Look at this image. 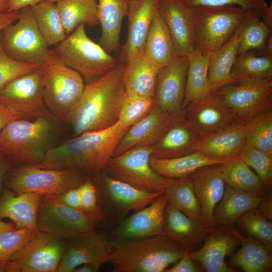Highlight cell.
<instances>
[{"label":"cell","mask_w":272,"mask_h":272,"mask_svg":"<svg viewBox=\"0 0 272 272\" xmlns=\"http://www.w3.org/2000/svg\"><path fill=\"white\" fill-rule=\"evenodd\" d=\"M65 247L62 238L39 231L11 257L4 272H56Z\"/></svg>","instance_id":"cell-13"},{"label":"cell","mask_w":272,"mask_h":272,"mask_svg":"<svg viewBox=\"0 0 272 272\" xmlns=\"http://www.w3.org/2000/svg\"><path fill=\"white\" fill-rule=\"evenodd\" d=\"M238 156L254 170L266 190H269L272 184V154L245 144Z\"/></svg>","instance_id":"cell-44"},{"label":"cell","mask_w":272,"mask_h":272,"mask_svg":"<svg viewBox=\"0 0 272 272\" xmlns=\"http://www.w3.org/2000/svg\"><path fill=\"white\" fill-rule=\"evenodd\" d=\"M152 145L138 147L112 157L104 169L110 177L140 190L163 192L175 179L165 177L151 167Z\"/></svg>","instance_id":"cell-11"},{"label":"cell","mask_w":272,"mask_h":272,"mask_svg":"<svg viewBox=\"0 0 272 272\" xmlns=\"http://www.w3.org/2000/svg\"><path fill=\"white\" fill-rule=\"evenodd\" d=\"M43 0H11L8 12L19 11L26 7H32Z\"/></svg>","instance_id":"cell-55"},{"label":"cell","mask_w":272,"mask_h":272,"mask_svg":"<svg viewBox=\"0 0 272 272\" xmlns=\"http://www.w3.org/2000/svg\"><path fill=\"white\" fill-rule=\"evenodd\" d=\"M81 197L80 211L95 225L102 221L97 191L90 175L79 186Z\"/></svg>","instance_id":"cell-49"},{"label":"cell","mask_w":272,"mask_h":272,"mask_svg":"<svg viewBox=\"0 0 272 272\" xmlns=\"http://www.w3.org/2000/svg\"><path fill=\"white\" fill-rule=\"evenodd\" d=\"M128 0H97L100 44L109 53L119 48L121 24L128 12Z\"/></svg>","instance_id":"cell-31"},{"label":"cell","mask_w":272,"mask_h":272,"mask_svg":"<svg viewBox=\"0 0 272 272\" xmlns=\"http://www.w3.org/2000/svg\"><path fill=\"white\" fill-rule=\"evenodd\" d=\"M89 176L88 172L78 169H45L25 164L12 167L6 176L4 186L16 193L58 195L79 187Z\"/></svg>","instance_id":"cell-6"},{"label":"cell","mask_w":272,"mask_h":272,"mask_svg":"<svg viewBox=\"0 0 272 272\" xmlns=\"http://www.w3.org/2000/svg\"><path fill=\"white\" fill-rule=\"evenodd\" d=\"M235 84L272 82V56L253 51L238 54L231 70Z\"/></svg>","instance_id":"cell-36"},{"label":"cell","mask_w":272,"mask_h":272,"mask_svg":"<svg viewBox=\"0 0 272 272\" xmlns=\"http://www.w3.org/2000/svg\"><path fill=\"white\" fill-rule=\"evenodd\" d=\"M16 229L13 223L4 222L0 219V233L4 231Z\"/></svg>","instance_id":"cell-60"},{"label":"cell","mask_w":272,"mask_h":272,"mask_svg":"<svg viewBox=\"0 0 272 272\" xmlns=\"http://www.w3.org/2000/svg\"><path fill=\"white\" fill-rule=\"evenodd\" d=\"M31 7L38 29L48 46H56L66 37L55 3L43 0Z\"/></svg>","instance_id":"cell-40"},{"label":"cell","mask_w":272,"mask_h":272,"mask_svg":"<svg viewBox=\"0 0 272 272\" xmlns=\"http://www.w3.org/2000/svg\"><path fill=\"white\" fill-rule=\"evenodd\" d=\"M252 13L232 5L195 7L194 50L209 55L219 49L245 23Z\"/></svg>","instance_id":"cell-5"},{"label":"cell","mask_w":272,"mask_h":272,"mask_svg":"<svg viewBox=\"0 0 272 272\" xmlns=\"http://www.w3.org/2000/svg\"><path fill=\"white\" fill-rule=\"evenodd\" d=\"M242 229L272 250V222L262 215L257 209L243 215L238 220Z\"/></svg>","instance_id":"cell-46"},{"label":"cell","mask_w":272,"mask_h":272,"mask_svg":"<svg viewBox=\"0 0 272 272\" xmlns=\"http://www.w3.org/2000/svg\"><path fill=\"white\" fill-rule=\"evenodd\" d=\"M13 164L0 154V193L3 190L6 176L12 168Z\"/></svg>","instance_id":"cell-57"},{"label":"cell","mask_w":272,"mask_h":272,"mask_svg":"<svg viewBox=\"0 0 272 272\" xmlns=\"http://www.w3.org/2000/svg\"><path fill=\"white\" fill-rule=\"evenodd\" d=\"M182 112L203 137L240 121L231 109L211 92L189 103Z\"/></svg>","instance_id":"cell-18"},{"label":"cell","mask_w":272,"mask_h":272,"mask_svg":"<svg viewBox=\"0 0 272 272\" xmlns=\"http://www.w3.org/2000/svg\"><path fill=\"white\" fill-rule=\"evenodd\" d=\"M245 144L272 154V108L245 122Z\"/></svg>","instance_id":"cell-42"},{"label":"cell","mask_w":272,"mask_h":272,"mask_svg":"<svg viewBox=\"0 0 272 272\" xmlns=\"http://www.w3.org/2000/svg\"><path fill=\"white\" fill-rule=\"evenodd\" d=\"M263 21L271 29H272V5L267 6L263 16Z\"/></svg>","instance_id":"cell-58"},{"label":"cell","mask_w":272,"mask_h":272,"mask_svg":"<svg viewBox=\"0 0 272 272\" xmlns=\"http://www.w3.org/2000/svg\"><path fill=\"white\" fill-rule=\"evenodd\" d=\"M202 270L189 252L184 251L182 257L172 267L167 268L165 272H198Z\"/></svg>","instance_id":"cell-52"},{"label":"cell","mask_w":272,"mask_h":272,"mask_svg":"<svg viewBox=\"0 0 272 272\" xmlns=\"http://www.w3.org/2000/svg\"><path fill=\"white\" fill-rule=\"evenodd\" d=\"M37 224L40 231L71 240L97 231L96 225L81 211L63 205L55 195H42Z\"/></svg>","instance_id":"cell-12"},{"label":"cell","mask_w":272,"mask_h":272,"mask_svg":"<svg viewBox=\"0 0 272 272\" xmlns=\"http://www.w3.org/2000/svg\"><path fill=\"white\" fill-rule=\"evenodd\" d=\"M263 195L226 185L222 198L214 210L216 226L232 227L243 215L256 209Z\"/></svg>","instance_id":"cell-29"},{"label":"cell","mask_w":272,"mask_h":272,"mask_svg":"<svg viewBox=\"0 0 272 272\" xmlns=\"http://www.w3.org/2000/svg\"><path fill=\"white\" fill-rule=\"evenodd\" d=\"M167 198L162 193L147 206L120 222L110 239H137L163 234L164 215Z\"/></svg>","instance_id":"cell-20"},{"label":"cell","mask_w":272,"mask_h":272,"mask_svg":"<svg viewBox=\"0 0 272 272\" xmlns=\"http://www.w3.org/2000/svg\"><path fill=\"white\" fill-rule=\"evenodd\" d=\"M178 113H169L155 106L146 116L125 132L113 156L138 147L153 145Z\"/></svg>","instance_id":"cell-26"},{"label":"cell","mask_w":272,"mask_h":272,"mask_svg":"<svg viewBox=\"0 0 272 272\" xmlns=\"http://www.w3.org/2000/svg\"><path fill=\"white\" fill-rule=\"evenodd\" d=\"M158 11L169 31L176 55L188 57L195 49V6L185 0H159Z\"/></svg>","instance_id":"cell-15"},{"label":"cell","mask_w":272,"mask_h":272,"mask_svg":"<svg viewBox=\"0 0 272 272\" xmlns=\"http://www.w3.org/2000/svg\"><path fill=\"white\" fill-rule=\"evenodd\" d=\"M46 63H28L14 59L5 51L1 42V36L0 90L14 79L24 74L39 70L43 68Z\"/></svg>","instance_id":"cell-48"},{"label":"cell","mask_w":272,"mask_h":272,"mask_svg":"<svg viewBox=\"0 0 272 272\" xmlns=\"http://www.w3.org/2000/svg\"><path fill=\"white\" fill-rule=\"evenodd\" d=\"M203 137L178 112L152 145L151 157L172 159L196 152Z\"/></svg>","instance_id":"cell-17"},{"label":"cell","mask_w":272,"mask_h":272,"mask_svg":"<svg viewBox=\"0 0 272 272\" xmlns=\"http://www.w3.org/2000/svg\"><path fill=\"white\" fill-rule=\"evenodd\" d=\"M221 172L227 185L240 190L264 195L266 191L254 171L239 156L220 164Z\"/></svg>","instance_id":"cell-39"},{"label":"cell","mask_w":272,"mask_h":272,"mask_svg":"<svg viewBox=\"0 0 272 272\" xmlns=\"http://www.w3.org/2000/svg\"><path fill=\"white\" fill-rule=\"evenodd\" d=\"M188 176L200 204L201 222L207 228L216 227L214 212L226 188L220 164L201 167Z\"/></svg>","instance_id":"cell-23"},{"label":"cell","mask_w":272,"mask_h":272,"mask_svg":"<svg viewBox=\"0 0 272 272\" xmlns=\"http://www.w3.org/2000/svg\"><path fill=\"white\" fill-rule=\"evenodd\" d=\"M123 64L122 80L125 92L155 97L157 78L162 67L150 58L144 49Z\"/></svg>","instance_id":"cell-28"},{"label":"cell","mask_w":272,"mask_h":272,"mask_svg":"<svg viewBox=\"0 0 272 272\" xmlns=\"http://www.w3.org/2000/svg\"><path fill=\"white\" fill-rule=\"evenodd\" d=\"M96 173V179L91 177L97 189L102 221L116 226L130 211L147 206L163 193L140 190L110 177L104 170Z\"/></svg>","instance_id":"cell-10"},{"label":"cell","mask_w":272,"mask_h":272,"mask_svg":"<svg viewBox=\"0 0 272 272\" xmlns=\"http://www.w3.org/2000/svg\"><path fill=\"white\" fill-rule=\"evenodd\" d=\"M99 270L93 265L84 263L77 267L73 272H98Z\"/></svg>","instance_id":"cell-59"},{"label":"cell","mask_w":272,"mask_h":272,"mask_svg":"<svg viewBox=\"0 0 272 272\" xmlns=\"http://www.w3.org/2000/svg\"><path fill=\"white\" fill-rule=\"evenodd\" d=\"M245 144V123L238 121L203 137L196 152L220 159L238 156Z\"/></svg>","instance_id":"cell-30"},{"label":"cell","mask_w":272,"mask_h":272,"mask_svg":"<svg viewBox=\"0 0 272 272\" xmlns=\"http://www.w3.org/2000/svg\"><path fill=\"white\" fill-rule=\"evenodd\" d=\"M188 65L182 109L209 92V56L194 50L188 57Z\"/></svg>","instance_id":"cell-38"},{"label":"cell","mask_w":272,"mask_h":272,"mask_svg":"<svg viewBox=\"0 0 272 272\" xmlns=\"http://www.w3.org/2000/svg\"><path fill=\"white\" fill-rule=\"evenodd\" d=\"M128 128L118 122L107 128L88 132L49 149L36 166L45 169H78L88 173L104 170Z\"/></svg>","instance_id":"cell-2"},{"label":"cell","mask_w":272,"mask_h":272,"mask_svg":"<svg viewBox=\"0 0 272 272\" xmlns=\"http://www.w3.org/2000/svg\"><path fill=\"white\" fill-rule=\"evenodd\" d=\"M239 239L241 246L231 256L228 264L245 272L269 271L271 269V250L255 238L245 237L232 229Z\"/></svg>","instance_id":"cell-32"},{"label":"cell","mask_w":272,"mask_h":272,"mask_svg":"<svg viewBox=\"0 0 272 272\" xmlns=\"http://www.w3.org/2000/svg\"><path fill=\"white\" fill-rule=\"evenodd\" d=\"M241 27L224 45L209 54V92H213L224 86L235 84L231 70L238 54L239 33Z\"/></svg>","instance_id":"cell-33"},{"label":"cell","mask_w":272,"mask_h":272,"mask_svg":"<svg viewBox=\"0 0 272 272\" xmlns=\"http://www.w3.org/2000/svg\"><path fill=\"white\" fill-rule=\"evenodd\" d=\"M23 118H34L0 101V132L11 122Z\"/></svg>","instance_id":"cell-51"},{"label":"cell","mask_w":272,"mask_h":272,"mask_svg":"<svg viewBox=\"0 0 272 272\" xmlns=\"http://www.w3.org/2000/svg\"><path fill=\"white\" fill-rule=\"evenodd\" d=\"M188 65V57L177 56L161 69L155 86V106L169 113L182 110Z\"/></svg>","instance_id":"cell-21"},{"label":"cell","mask_w":272,"mask_h":272,"mask_svg":"<svg viewBox=\"0 0 272 272\" xmlns=\"http://www.w3.org/2000/svg\"><path fill=\"white\" fill-rule=\"evenodd\" d=\"M53 50L65 65L88 81L103 75L117 64L116 59L87 35L79 26Z\"/></svg>","instance_id":"cell-7"},{"label":"cell","mask_w":272,"mask_h":272,"mask_svg":"<svg viewBox=\"0 0 272 272\" xmlns=\"http://www.w3.org/2000/svg\"><path fill=\"white\" fill-rule=\"evenodd\" d=\"M56 132L50 114L14 120L0 132V154L12 164L38 165L52 148Z\"/></svg>","instance_id":"cell-4"},{"label":"cell","mask_w":272,"mask_h":272,"mask_svg":"<svg viewBox=\"0 0 272 272\" xmlns=\"http://www.w3.org/2000/svg\"><path fill=\"white\" fill-rule=\"evenodd\" d=\"M42 195L37 192L16 193L6 188L0 195V219H10L17 229L39 232L37 212Z\"/></svg>","instance_id":"cell-27"},{"label":"cell","mask_w":272,"mask_h":272,"mask_svg":"<svg viewBox=\"0 0 272 272\" xmlns=\"http://www.w3.org/2000/svg\"><path fill=\"white\" fill-rule=\"evenodd\" d=\"M256 209L264 217L270 221H272L271 194L263 195L260 203Z\"/></svg>","instance_id":"cell-54"},{"label":"cell","mask_w":272,"mask_h":272,"mask_svg":"<svg viewBox=\"0 0 272 272\" xmlns=\"http://www.w3.org/2000/svg\"><path fill=\"white\" fill-rule=\"evenodd\" d=\"M163 193L174 207L187 216L200 221V204L188 176L175 179Z\"/></svg>","instance_id":"cell-41"},{"label":"cell","mask_w":272,"mask_h":272,"mask_svg":"<svg viewBox=\"0 0 272 272\" xmlns=\"http://www.w3.org/2000/svg\"></svg>","instance_id":"cell-63"},{"label":"cell","mask_w":272,"mask_h":272,"mask_svg":"<svg viewBox=\"0 0 272 272\" xmlns=\"http://www.w3.org/2000/svg\"><path fill=\"white\" fill-rule=\"evenodd\" d=\"M209 228L167 201L164 211L163 233L184 251L190 252L202 244Z\"/></svg>","instance_id":"cell-25"},{"label":"cell","mask_w":272,"mask_h":272,"mask_svg":"<svg viewBox=\"0 0 272 272\" xmlns=\"http://www.w3.org/2000/svg\"><path fill=\"white\" fill-rule=\"evenodd\" d=\"M1 42L10 57L23 62L46 63L54 54L41 34L30 7L20 10L18 19L2 31Z\"/></svg>","instance_id":"cell-9"},{"label":"cell","mask_w":272,"mask_h":272,"mask_svg":"<svg viewBox=\"0 0 272 272\" xmlns=\"http://www.w3.org/2000/svg\"><path fill=\"white\" fill-rule=\"evenodd\" d=\"M28 228L15 229L0 233V272L11 257L36 233Z\"/></svg>","instance_id":"cell-47"},{"label":"cell","mask_w":272,"mask_h":272,"mask_svg":"<svg viewBox=\"0 0 272 272\" xmlns=\"http://www.w3.org/2000/svg\"><path fill=\"white\" fill-rule=\"evenodd\" d=\"M19 11L6 12L0 15V37L2 31L8 25L14 22L19 15Z\"/></svg>","instance_id":"cell-56"},{"label":"cell","mask_w":272,"mask_h":272,"mask_svg":"<svg viewBox=\"0 0 272 272\" xmlns=\"http://www.w3.org/2000/svg\"><path fill=\"white\" fill-rule=\"evenodd\" d=\"M97 231L71 239L66 246L57 272H73L84 263L94 265L99 270L108 262L109 238Z\"/></svg>","instance_id":"cell-22"},{"label":"cell","mask_w":272,"mask_h":272,"mask_svg":"<svg viewBox=\"0 0 272 272\" xmlns=\"http://www.w3.org/2000/svg\"><path fill=\"white\" fill-rule=\"evenodd\" d=\"M271 34V29L261 17L252 13L240 30L238 54L255 50L262 51Z\"/></svg>","instance_id":"cell-43"},{"label":"cell","mask_w":272,"mask_h":272,"mask_svg":"<svg viewBox=\"0 0 272 272\" xmlns=\"http://www.w3.org/2000/svg\"><path fill=\"white\" fill-rule=\"evenodd\" d=\"M128 2L127 37L120 56L124 63L144 50L154 16L158 8L159 0H128Z\"/></svg>","instance_id":"cell-24"},{"label":"cell","mask_w":272,"mask_h":272,"mask_svg":"<svg viewBox=\"0 0 272 272\" xmlns=\"http://www.w3.org/2000/svg\"><path fill=\"white\" fill-rule=\"evenodd\" d=\"M239 244L231 227L216 226L209 228L201 246L189 253L207 272H233L235 269L226 263L225 258Z\"/></svg>","instance_id":"cell-19"},{"label":"cell","mask_w":272,"mask_h":272,"mask_svg":"<svg viewBox=\"0 0 272 272\" xmlns=\"http://www.w3.org/2000/svg\"><path fill=\"white\" fill-rule=\"evenodd\" d=\"M55 195L63 205L70 208L80 211L81 197L79 187Z\"/></svg>","instance_id":"cell-53"},{"label":"cell","mask_w":272,"mask_h":272,"mask_svg":"<svg viewBox=\"0 0 272 272\" xmlns=\"http://www.w3.org/2000/svg\"><path fill=\"white\" fill-rule=\"evenodd\" d=\"M55 4L66 35L81 25H99L97 0H58Z\"/></svg>","instance_id":"cell-37"},{"label":"cell","mask_w":272,"mask_h":272,"mask_svg":"<svg viewBox=\"0 0 272 272\" xmlns=\"http://www.w3.org/2000/svg\"><path fill=\"white\" fill-rule=\"evenodd\" d=\"M11 0H0V15L8 11Z\"/></svg>","instance_id":"cell-61"},{"label":"cell","mask_w":272,"mask_h":272,"mask_svg":"<svg viewBox=\"0 0 272 272\" xmlns=\"http://www.w3.org/2000/svg\"><path fill=\"white\" fill-rule=\"evenodd\" d=\"M45 1H49V2L55 3L56 1H58V0H45Z\"/></svg>","instance_id":"cell-62"},{"label":"cell","mask_w":272,"mask_h":272,"mask_svg":"<svg viewBox=\"0 0 272 272\" xmlns=\"http://www.w3.org/2000/svg\"><path fill=\"white\" fill-rule=\"evenodd\" d=\"M211 93L244 123L260 112L272 108V82L230 84Z\"/></svg>","instance_id":"cell-14"},{"label":"cell","mask_w":272,"mask_h":272,"mask_svg":"<svg viewBox=\"0 0 272 272\" xmlns=\"http://www.w3.org/2000/svg\"><path fill=\"white\" fill-rule=\"evenodd\" d=\"M84 86L83 77L61 61L54 51L44 70L43 96L47 110L56 118L67 121Z\"/></svg>","instance_id":"cell-8"},{"label":"cell","mask_w":272,"mask_h":272,"mask_svg":"<svg viewBox=\"0 0 272 272\" xmlns=\"http://www.w3.org/2000/svg\"><path fill=\"white\" fill-rule=\"evenodd\" d=\"M184 252L164 234L137 239H110L108 262L112 272H165Z\"/></svg>","instance_id":"cell-3"},{"label":"cell","mask_w":272,"mask_h":272,"mask_svg":"<svg viewBox=\"0 0 272 272\" xmlns=\"http://www.w3.org/2000/svg\"><path fill=\"white\" fill-rule=\"evenodd\" d=\"M45 66L6 84L0 90V101L34 118L50 114L43 96Z\"/></svg>","instance_id":"cell-16"},{"label":"cell","mask_w":272,"mask_h":272,"mask_svg":"<svg viewBox=\"0 0 272 272\" xmlns=\"http://www.w3.org/2000/svg\"><path fill=\"white\" fill-rule=\"evenodd\" d=\"M230 159L212 158L195 152L172 159H162L151 157L150 164L159 174L170 179H178L189 176L201 167L221 164Z\"/></svg>","instance_id":"cell-34"},{"label":"cell","mask_w":272,"mask_h":272,"mask_svg":"<svg viewBox=\"0 0 272 272\" xmlns=\"http://www.w3.org/2000/svg\"><path fill=\"white\" fill-rule=\"evenodd\" d=\"M144 49L150 58L161 67L170 63L177 56L171 36L158 8L154 16Z\"/></svg>","instance_id":"cell-35"},{"label":"cell","mask_w":272,"mask_h":272,"mask_svg":"<svg viewBox=\"0 0 272 272\" xmlns=\"http://www.w3.org/2000/svg\"><path fill=\"white\" fill-rule=\"evenodd\" d=\"M123 66V63H117L103 75L85 84L67 119L75 136L107 128L118 121L125 95Z\"/></svg>","instance_id":"cell-1"},{"label":"cell","mask_w":272,"mask_h":272,"mask_svg":"<svg viewBox=\"0 0 272 272\" xmlns=\"http://www.w3.org/2000/svg\"><path fill=\"white\" fill-rule=\"evenodd\" d=\"M194 6L236 5L248 9L261 18L268 6L265 0H185Z\"/></svg>","instance_id":"cell-50"},{"label":"cell","mask_w":272,"mask_h":272,"mask_svg":"<svg viewBox=\"0 0 272 272\" xmlns=\"http://www.w3.org/2000/svg\"><path fill=\"white\" fill-rule=\"evenodd\" d=\"M155 106V97L138 96L125 92L117 122L123 127L129 128L146 116Z\"/></svg>","instance_id":"cell-45"}]
</instances>
